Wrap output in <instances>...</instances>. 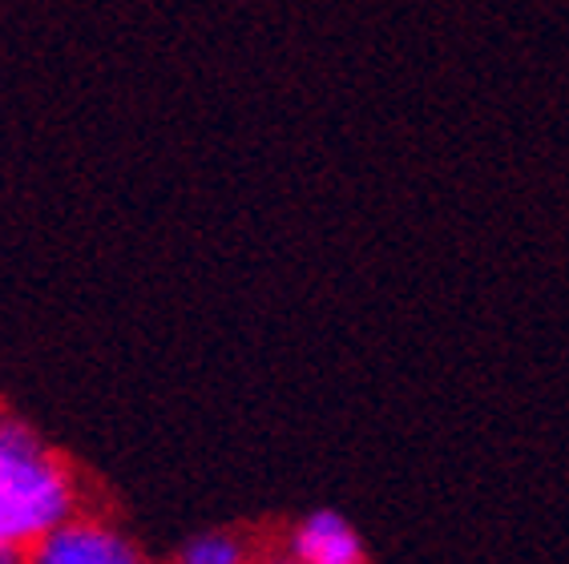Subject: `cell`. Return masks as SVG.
I'll return each mask as SVG.
<instances>
[{
  "mask_svg": "<svg viewBox=\"0 0 569 564\" xmlns=\"http://www.w3.org/2000/svg\"><path fill=\"white\" fill-rule=\"evenodd\" d=\"M77 516V480L66 460L17 415L0 412V548L24 556Z\"/></svg>",
  "mask_w": 569,
  "mask_h": 564,
  "instance_id": "cell-1",
  "label": "cell"
},
{
  "mask_svg": "<svg viewBox=\"0 0 569 564\" xmlns=\"http://www.w3.org/2000/svg\"><path fill=\"white\" fill-rule=\"evenodd\" d=\"M21 564H146L138 544L110 521L98 516H69L61 528H53L44 541H37Z\"/></svg>",
  "mask_w": 569,
  "mask_h": 564,
  "instance_id": "cell-2",
  "label": "cell"
},
{
  "mask_svg": "<svg viewBox=\"0 0 569 564\" xmlns=\"http://www.w3.org/2000/svg\"><path fill=\"white\" fill-rule=\"evenodd\" d=\"M287 556L299 564H363V541L340 512H311L291 528Z\"/></svg>",
  "mask_w": 569,
  "mask_h": 564,
  "instance_id": "cell-3",
  "label": "cell"
},
{
  "mask_svg": "<svg viewBox=\"0 0 569 564\" xmlns=\"http://www.w3.org/2000/svg\"><path fill=\"white\" fill-rule=\"evenodd\" d=\"M247 544L234 536V532H198L182 544V553H178V564H247Z\"/></svg>",
  "mask_w": 569,
  "mask_h": 564,
  "instance_id": "cell-4",
  "label": "cell"
},
{
  "mask_svg": "<svg viewBox=\"0 0 569 564\" xmlns=\"http://www.w3.org/2000/svg\"><path fill=\"white\" fill-rule=\"evenodd\" d=\"M0 564H21V556H17V553H4V548H0Z\"/></svg>",
  "mask_w": 569,
  "mask_h": 564,
  "instance_id": "cell-5",
  "label": "cell"
},
{
  "mask_svg": "<svg viewBox=\"0 0 569 564\" xmlns=\"http://www.w3.org/2000/svg\"><path fill=\"white\" fill-rule=\"evenodd\" d=\"M263 564H299V561H296V556L283 553V556H271V561H263Z\"/></svg>",
  "mask_w": 569,
  "mask_h": 564,
  "instance_id": "cell-6",
  "label": "cell"
}]
</instances>
